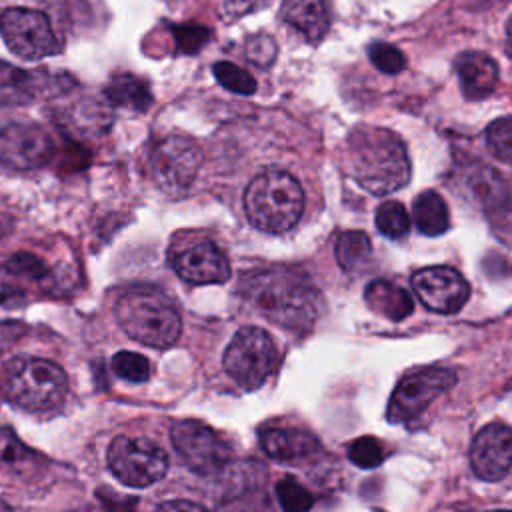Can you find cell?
I'll list each match as a JSON object with an SVG mask.
<instances>
[{
    "mask_svg": "<svg viewBox=\"0 0 512 512\" xmlns=\"http://www.w3.org/2000/svg\"><path fill=\"white\" fill-rule=\"evenodd\" d=\"M266 4V0H224V10L230 18H238L246 12H252Z\"/></svg>",
    "mask_w": 512,
    "mask_h": 512,
    "instance_id": "36",
    "label": "cell"
},
{
    "mask_svg": "<svg viewBox=\"0 0 512 512\" xmlns=\"http://www.w3.org/2000/svg\"><path fill=\"white\" fill-rule=\"evenodd\" d=\"M26 448L16 438V434L10 428L0 430V460H20L24 458Z\"/></svg>",
    "mask_w": 512,
    "mask_h": 512,
    "instance_id": "33",
    "label": "cell"
},
{
    "mask_svg": "<svg viewBox=\"0 0 512 512\" xmlns=\"http://www.w3.org/2000/svg\"><path fill=\"white\" fill-rule=\"evenodd\" d=\"M0 512H12V508L4 500H0Z\"/></svg>",
    "mask_w": 512,
    "mask_h": 512,
    "instance_id": "39",
    "label": "cell"
},
{
    "mask_svg": "<svg viewBox=\"0 0 512 512\" xmlns=\"http://www.w3.org/2000/svg\"><path fill=\"white\" fill-rule=\"evenodd\" d=\"M106 96L112 104L122 106V108H132L138 112H146L148 106L152 104V94H150L146 82H142L140 78H136L132 74L116 76L108 84Z\"/></svg>",
    "mask_w": 512,
    "mask_h": 512,
    "instance_id": "23",
    "label": "cell"
},
{
    "mask_svg": "<svg viewBox=\"0 0 512 512\" xmlns=\"http://www.w3.org/2000/svg\"><path fill=\"white\" fill-rule=\"evenodd\" d=\"M454 384L456 374L446 368H426L404 376L390 396L386 410L388 422L404 424L414 420Z\"/></svg>",
    "mask_w": 512,
    "mask_h": 512,
    "instance_id": "9",
    "label": "cell"
},
{
    "mask_svg": "<svg viewBox=\"0 0 512 512\" xmlns=\"http://www.w3.org/2000/svg\"><path fill=\"white\" fill-rule=\"evenodd\" d=\"M224 370L244 390L260 388L274 372L278 350L262 328H240L224 352Z\"/></svg>",
    "mask_w": 512,
    "mask_h": 512,
    "instance_id": "6",
    "label": "cell"
},
{
    "mask_svg": "<svg viewBox=\"0 0 512 512\" xmlns=\"http://www.w3.org/2000/svg\"><path fill=\"white\" fill-rule=\"evenodd\" d=\"M348 458L360 468H376L384 460V450L376 438L362 436L348 446Z\"/></svg>",
    "mask_w": 512,
    "mask_h": 512,
    "instance_id": "31",
    "label": "cell"
},
{
    "mask_svg": "<svg viewBox=\"0 0 512 512\" xmlns=\"http://www.w3.org/2000/svg\"><path fill=\"white\" fill-rule=\"evenodd\" d=\"M262 504H266V498H258L254 494H248L244 498H236L230 504H224L220 512H260Z\"/></svg>",
    "mask_w": 512,
    "mask_h": 512,
    "instance_id": "35",
    "label": "cell"
},
{
    "mask_svg": "<svg viewBox=\"0 0 512 512\" xmlns=\"http://www.w3.org/2000/svg\"><path fill=\"white\" fill-rule=\"evenodd\" d=\"M8 268L14 272V274H24V276H42L44 274V266L42 262L32 256V254H16L10 262H8Z\"/></svg>",
    "mask_w": 512,
    "mask_h": 512,
    "instance_id": "34",
    "label": "cell"
},
{
    "mask_svg": "<svg viewBox=\"0 0 512 512\" xmlns=\"http://www.w3.org/2000/svg\"><path fill=\"white\" fill-rule=\"evenodd\" d=\"M506 38H508V52L512 56V18L508 20V26H506Z\"/></svg>",
    "mask_w": 512,
    "mask_h": 512,
    "instance_id": "38",
    "label": "cell"
},
{
    "mask_svg": "<svg viewBox=\"0 0 512 512\" xmlns=\"http://www.w3.org/2000/svg\"><path fill=\"white\" fill-rule=\"evenodd\" d=\"M412 288L418 300L438 314H456L470 294L464 276L450 266H428L414 272Z\"/></svg>",
    "mask_w": 512,
    "mask_h": 512,
    "instance_id": "12",
    "label": "cell"
},
{
    "mask_svg": "<svg viewBox=\"0 0 512 512\" xmlns=\"http://www.w3.org/2000/svg\"><path fill=\"white\" fill-rule=\"evenodd\" d=\"M202 162L198 144L188 136H166L150 152V176L154 184L170 194H184L194 182Z\"/></svg>",
    "mask_w": 512,
    "mask_h": 512,
    "instance_id": "8",
    "label": "cell"
},
{
    "mask_svg": "<svg viewBox=\"0 0 512 512\" xmlns=\"http://www.w3.org/2000/svg\"><path fill=\"white\" fill-rule=\"evenodd\" d=\"M276 494L284 512H308L314 504L312 494L292 476L282 478L276 484Z\"/></svg>",
    "mask_w": 512,
    "mask_h": 512,
    "instance_id": "26",
    "label": "cell"
},
{
    "mask_svg": "<svg viewBox=\"0 0 512 512\" xmlns=\"http://www.w3.org/2000/svg\"><path fill=\"white\" fill-rule=\"evenodd\" d=\"M488 512H512V510H488Z\"/></svg>",
    "mask_w": 512,
    "mask_h": 512,
    "instance_id": "40",
    "label": "cell"
},
{
    "mask_svg": "<svg viewBox=\"0 0 512 512\" xmlns=\"http://www.w3.org/2000/svg\"><path fill=\"white\" fill-rule=\"evenodd\" d=\"M376 226L388 238H402L410 230V216L400 202L388 200L376 210Z\"/></svg>",
    "mask_w": 512,
    "mask_h": 512,
    "instance_id": "25",
    "label": "cell"
},
{
    "mask_svg": "<svg viewBox=\"0 0 512 512\" xmlns=\"http://www.w3.org/2000/svg\"><path fill=\"white\" fill-rule=\"evenodd\" d=\"M52 156L50 136L34 124H8L0 128V164L10 170H34Z\"/></svg>",
    "mask_w": 512,
    "mask_h": 512,
    "instance_id": "13",
    "label": "cell"
},
{
    "mask_svg": "<svg viewBox=\"0 0 512 512\" xmlns=\"http://www.w3.org/2000/svg\"><path fill=\"white\" fill-rule=\"evenodd\" d=\"M216 80L230 92L234 94H242V96H250L254 94L256 90V82L254 78L242 70L240 66L236 64H230V62H216L214 68H212Z\"/></svg>",
    "mask_w": 512,
    "mask_h": 512,
    "instance_id": "27",
    "label": "cell"
},
{
    "mask_svg": "<svg viewBox=\"0 0 512 512\" xmlns=\"http://www.w3.org/2000/svg\"><path fill=\"white\" fill-rule=\"evenodd\" d=\"M156 512H208V510L192 500H168V502H162Z\"/></svg>",
    "mask_w": 512,
    "mask_h": 512,
    "instance_id": "37",
    "label": "cell"
},
{
    "mask_svg": "<svg viewBox=\"0 0 512 512\" xmlns=\"http://www.w3.org/2000/svg\"><path fill=\"white\" fill-rule=\"evenodd\" d=\"M6 46L24 60H40L58 52V40L46 14L32 8H8L0 16Z\"/></svg>",
    "mask_w": 512,
    "mask_h": 512,
    "instance_id": "11",
    "label": "cell"
},
{
    "mask_svg": "<svg viewBox=\"0 0 512 512\" xmlns=\"http://www.w3.org/2000/svg\"><path fill=\"white\" fill-rule=\"evenodd\" d=\"M364 294L368 308L388 320H404L414 310L412 296L388 280H372Z\"/></svg>",
    "mask_w": 512,
    "mask_h": 512,
    "instance_id": "20",
    "label": "cell"
},
{
    "mask_svg": "<svg viewBox=\"0 0 512 512\" xmlns=\"http://www.w3.org/2000/svg\"><path fill=\"white\" fill-rule=\"evenodd\" d=\"M412 216L416 228L426 236H440L450 226L446 202L434 190H424L414 198Z\"/></svg>",
    "mask_w": 512,
    "mask_h": 512,
    "instance_id": "21",
    "label": "cell"
},
{
    "mask_svg": "<svg viewBox=\"0 0 512 512\" xmlns=\"http://www.w3.org/2000/svg\"><path fill=\"white\" fill-rule=\"evenodd\" d=\"M172 268L190 284H222L230 278L226 254L210 240H200L174 254Z\"/></svg>",
    "mask_w": 512,
    "mask_h": 512,
    "instance_id": "15",
    "label": "cell"
},
{
    "mask_svg": "<svg viewBox=\"0 0 512 512\" xmlns=\"http://www.w3.org/2000/svg\"><path fill=\"white\" fill-rule=\"evenodd\" d=\"M170 438L184 464L196 474H216L232 460L230 446L210 426L202 422H176L170 428Z\"/></svg>",
    "mask_w": 512,
    "mask_h": 512,
    "instance_id": "10",
    "label": "cell"
},
{
    "mask_svg": "<svg viewBox=\"0 0 512 512\" xmlns=\"http://www.w3.org/2000/svg\"><path fill=\"white\" fill-rule=\"evenodd\" d=\"M280 16L310 44H316L330 26V0H282Z\"/></svg>",
    "mask_w": 512,
    "mask_h": 512,
    "instance_id": "16",
    "label": "cell"
},
{
    "mask_svg": "<svg viewBox=\"0 0 512 512\" xmlns=\"http://www.w3.org/2000/svg\"><path fill=\"white\" fill-rule=\"evenodd\" d=\"M368 58L384 74H398L406 68V56L402 50L388 42H372L368 46Z\"/></svg>",
    "mask_w": 512,
    "mask_h": 512,
    "instance_id": "30",
    "label": "cell"
},
{
    "mask_svg": "<svg viewBox=\"0 0 512 512\" xmlns=\"http://www.w3.org/2000/svg\"><path fill=\"white\" fill-rule=\"evenodd\" d=\"M238 290L252 310L286 330H308L318 320V290L286 266L252 268L242 274Z\"/></svg>",
    "mask_w": 512,
    "mask_h": 512,
    "instance_id": "1",
    "label": "cell"
},
{
    "mask_svg": "<svg viewBox=\"0 0 512 512\" xmlns=\"http://www.w3.org/2000/svg\"><path fill=\"white\" fill-rule=\"evenodd\" d=\"M38 80L34 72H26L0 62V102L2 104H26L34 98Z\"/></svg>",
    "mask_w": 512,
    "mask_h": 512,
    "instance_id": "22",
    "label": "cell"
},
{
    "mask_svg": "<svg viewBox=\"0 0 512 512\" xmlns=\"http://www.w3.org/2000/svg\"><path fill=\"white\" fill-rule=\"evenodd\" d=\"M352 178L368 192L390 194L410 180V158L402 140L388 128L360 126L348 138Z\"/></svg>",
    "mask_w": 512,
    "mask_h": 512,
    "instance_id": "2",
    "label": "cell"
},
{
    "mask_svg": "<svg viewBox=\"0 0 512 512\" xmlns=\"http://www.w3.org/2000/svg\"><path fill=\"white\" fill-rule=\"evenodd\" d=\"M466 194L482 208V210H502L510 202L508 182L500 172L490 166H474L466 172L464 178Z\"/></svg>",
    "mask_w": 512,
    "mask_h": 512,
    "instance_id": "19",
    "label": "cell"
},
{
    "mask_svg": "<svg viewBox=\"0 0 512 512\" xmlns=\"http://www.w3.org/2000/svg\"><path fill=\"white\" fill-rule=\"evenodd\" d=\"M454 64L460 78V88L466 98H486L496 88L498 66L488 54L476 50L462 52Z\"/></svg>",
    "mask_w": 512,
    "mask_h": 512,
    "instance_id": "17",
    "label": "cell"
},
{
    "mask_svg": "<svg viewBox=\"0 0 512 512\" xmlns=\"http://www.w3.org/2000/svg\"><path fill=\"white\" fill-rule=\"evenodd\" d=\"M112 370L116 372V376L130 380V382H146L152 374L150 362L136 352H118L112 360Z\"/></svg>",
    "mask_w": 512,
    "mask_h": 512,
    "instance_id": "29",
    "label": "cell"
},
{
    "mask_svg": "<svg viewBox=\"0 0 512 512\" xmlns=\"http://www.w3.org/2000/svg\"><path fill=\"white\" fill-rule=\"evenodd\" d=\"M68 390V378L64 370L46 360L34 356L12 358L2 374V392L6 400L22 410L38 412L56 408Z\"/></svg>",
    "mask_w": 512,
    "mask_h": 512,
    "instance_id": "5",
    "label": "cell"
},
{
    "mask_svg": "<svg viewBox=\"0 0 512 512\" xmlns=\"http://www.w3.org/2000/svg\"><path fill=\"white\" fill-rule=\"evenodd\" d=\"M486 142L498 160L512 164V116L490 122L486 128Z\"/></svg>",
    "mask_w": 512,
    "mask_h": 512,
    "instance_id": "28",
    "label": "cell"
},
{
    "mask_svg": "<svg viewBox=\"0 0 512 512\" xmlns=\"http://www.w3.org/2000/svg\"><path fill=\"white\" fill-rule=\"evenodd\" d=\"M246 56L256 66H270V62L276 58V44L266 34H256L246 42Z\"/></svg>",
    "mask_w": 512,
    "mask_h": 512,
    "instance_id": "32",
    "label": "cell"
},
{
    "mask_svg": "<svg viewBox=\"0 0 512 512\" xmlns=\"http://www.w3.org/2000/svg\"><path fill=\"white\" fill-rule=\"evenodd\" d=\"M470 464L480 480H502L512 468V430L496 422L484 426L472 440Z\"/></svg>",
    "mask_w": 512,
    "mask_h": 512,
    "instance_id": "14",
    "label": "cell"
},
{
    "mask_svg": "<svg viewBox=\"0 0 512 512\" xmlns=\"http://www.w3.org/2000/svg\"><path fill=\"white\" fill-rule=\"evenodd\" d=\"M106 462L112 474L132 488L150 486L164 478L168 470V456L160 446L130 436H116L110 442Z\"/></svg>",
    "mask_w": 512,
    "mask_h": 512,
    "instance_id": "7",
    "label": "cell"
},
{
    "mask_svg": "<svg viewBox=\"0 0 512 512\" xmlns=\"http://www.w3.org/2000/svg\"><path fill=\"white\" fill-rule=\"evenodd\" d=\"M120 328L136 342L168 348L182 332V318L174 302L152 286L124 290L114 306Z\"/></svg>",
    "mask_w": 512,
    "mask_h": 512,
    "instance_id": "3",
    "label": "cell"
},
{
    "mask_svg": "<svg viewBox=\"0 0 512 512\" xmlns=\"http://www.w3.org/2000/svg\"><path fill=\"white\" fill-rule=\"evenodd\" d=\"M334 254H336V260H338L342 270L358 272V270L366 268L370 258H372L370 238L364 232H358V230L342 232L336 240Z\"/></svg>",
    "mask_w": 512,
    "mask_h": 512,
    "instance_id": "24",
    "label": "cell"
},
{
    "mask_svg": "<svg viewBox=\"0 0 512 512\" xmlns=\"http://www.w3.org/2000/svg\"><path fill=\"white\" fill-rule=\"evenodd\" d=\"M244 210L254 228L270 234L288 232L298 224L304 210L302 186L290 172L268 168L248 184Z\"/></svg>",
    "mask_w": 512,
    "mask_h": 512,
    "instance_id": "4",
    "label": "cell"
},
{
    "mask_svg": "<svg viewBox=\"0 0 512 512\" xmlns=\"http://www.w3.org/2000/svg\"><path fill=\"white\" fill-rule=\"evenodd\" d=\"M2 236H4V226L0 224V238H2Z\"/></svg>",
    "mask_w": 512,
    "mask_h": 512,
    "instance_id": "41",
    "label": "cell"
},
{
    "mask_svg": "<svg viewBox=\"0 0 512 512\" xmlns=\"http://www.w3.org/2000/svg\"><path fill=\"white\" fill-rule=\"evenodd\" d=\"M260 442L264 452L278 462H300L318 452V440L298 428H266Z\"/></svg>",
    "mask_w": 512,
    "mask_h": 512,
    "instance_id": "18",
    "label": "cell"
}]
</instances>
